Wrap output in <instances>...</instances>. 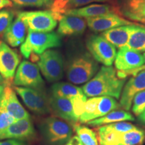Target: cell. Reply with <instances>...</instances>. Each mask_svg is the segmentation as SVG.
Instances as JSON below:
<instances>
[{
  "mask_svg": "<svg viewBox=\"0 0 145 145\" xmlns=\"http://www.w3.org/2000/svg\"><path fill=\"white\" fill-rule=\"evenodd\" d=\"M27 31L28 28L26 24L20 18L17 17L3 34V39L10 46H19L26 40Z\"/></svg>",
  "mask_w": 145,
  "mask_h": 145,
  "instance_id": "24",
  "label": "cell"
},
{
  "mask_svg": "<svg viewBox=\"0 0 145 145\" xmlns=\"http://www.w3.org/2000/svg\"><path fill=\"white\" fill-rule=\"evenodd\" d=\"M126 46L137 52H145V26L137 24L130 34Z\"/></svg>",
  "mask_w": 145,
  "mask_h": 145,
  "instance_id": "27",
  "label": "cell"
},
{
  "mask_svg": "<svg viewBox=\"0 0 145 145\" xmlns=\"http://www.w3.org/2000/svg\"><path fill=\"white\" fill-rule=\"evenodd\" d=\"M39 130L45 145H65L72 137L70 124L58 117L49 116L40 123Z\"/></svg>",
  "mask_w": 145,
  "mask_h": 145,
  "instance_id": "5",
  "label": "cell"
},
{
  "mask_svg": "<svg viewBox=\"0 0 145 145\" xmlns=\"http://www.w3.org/2000/svg\"><path fill=\"white\" fill-rule=\"evenodd\" d=\"M126 83V79L120 78L112 67L103 66L95 76L82 87L87 97L106 96L118 99Z\"/></svg>",
  "mask_w": 145,
  "mask_h": 145,
  "instance_id": "1",
  "label": "cell"
},
{
  "mask_svg": "<svg viewBox=\"0 0 145 145\" xmlns=\"http://www.w3.org/2000/svg\"><path fill=\"white\" fill-rule=\"evenodd\" d=\"M38 67L48 82H58L63 79L64 60L61 52L57 50H47L40 54Z\"/></svg>",
  "mask_w": 145,
  "mask_h": 145,
  "instance_id": "6",
  "label": "cell"
},
{
  "mask_svg": "<svg viewBox=\"0 0 145 145\" xmlns=\"http://www.w3.org/2000/svg\"><path fill=\"white\" fill-rule=\"evenodd\" d=\"M65 145H83V144L77 136H74Z\"/></svg>",
  "mask_w": 145,
  "mask_h": 145,
  "instance_id": "34",
  "label": "cell"
},
{
  "mask_svg": "<svg viewBox=\"0 0 145 145\" xmlns=\"http://www.w3.org/2000/svg\"><path fill=\"white\" fill-rule=\"evenodd\" d=\"M120 10L113 5L106 3H91L80 8L68 10L64 15L75 16L87 19L108 14H118Z\"/></svg>",
  "mask_w": 145,
  "mask_h": 145,
  "instance_id": "20",
  "label": "cell"
},
{
  "mask_svg": "<svg viewBox=\"0 0 145 145\" xmlns=\"http://www.w3.org/2000/svg\"><path fill=\"white\" fill-rule=\"evenodd\" d=\"M14 5L19 7L50 8L52 0H11Z\"/></svg>",
  "mask_w": 145,
  "mask_h": 145,
  "instance_id": "29",
  "label": "cell"
},
{
  "mask_svg": "<svg viewBox=\"0 0 145 145\" xmlns=\"http://www.w3.org/2000/svg\"><path fill=\"white\" fill-rule=\"evenodd\" d=\"M4 86L5 85H0V98H1V96L3 93V89H4Z\"/></svg>",
  "mask_w": 145,
  "mask_h": 145,
  "instance_id": "38",
  "label": "cell"
},
{
  "mask_svg": "<svg viewBox=\"0 0 145 145\" xmlns=\"http://www.w3.org/2000/svg\"><path fill=\"white\" fill-rule=\"evenodd\" d=\"M144 63V56L140 52L124 46L117 52L114 65L118 71L129 72L140 67Z\"/></svg>",
  "mask_w": 145,
  "mask_h": 145,
  "instance_id": "15",
  "label": "cell"
},
{
  "mask_svg": "<svg viewBox=\"0 0 145 145\" xmlns=\"http://www.w3.org/2000/svg\"><path fill=\"white\" fill-rule=\"evenodd\" d=\"M18 17L24 22L28 31L50 32L57 26V20L50 10L20 12Z\"/></svg>",
  "mask_w": 145,
  "mask_h": 145,
  "instance_id": "10",
  "label": "cell"
},
{
  "mask_svg": "<svg viewBox=\"0 0 145 145\" xmlns=\"http://www.w3.org/2000/svg\"><path fill=\"white\" fill-rule=\"evenodd\" d=\"M20 63V57L18 52L6 42L0 40V73L7 83L15 76Z\"/></svg>",
  "mask_w": 145,
  "mask_h": 145,
  "instance_id": "12",
  "label": "cell"
},
{
  "mask_svg": "<svg viewBox=\"0 0 145 145\" xmlns=\"http://www.w3.org/2000/svg\"><path fill=\"white\" fill-rule=\"evenodd\" d=\"M36 135L35 128L30 118L18 120L0 131V140L15 139L26 141L34 139Z\"/></svg>",
  "mask_w": 145,
  "mask_h": 145,
  "instance_id": "14",
  "label": "cell"
},
{
  "mask_svg": "<svg viewBox=\"0 0 145 145\" xmlns=\"http://www.w3.org/2000/svg\"><path fill=\"white\" fill-rule=\"evenodd\" d=\"M120 12L126 19L145 24V0H122Z\"/></svg>",
  "mask_w": 145,
  "mask_h": 145,
  "instance_id": "25",
  "label": "cell"
},
{
  "mask_svg": "<svg viewBox=\"0 0 145 145\" xmlns=\"http://www.w3.org/2000/svg\"><path fill=\"white\" fill-rule=\"evenodd\" d=\"M49 103L51 112L56 116L71 123L73 126L79 122V120L74 113L71 101L69 99L51 95L49 97Z\"/></svg>",
  "mask_w": 145,
  "mask_h": 145,
  "instance_id": "21",
  "label": "cell"
},
{
  "mask_svg": "<svg viewBox=\"0 0 145 145\" xmlns=\"http://www.w3.org/2000/svg\"><path fill=\"white\" fill-rule=\"evenodd\" d=\"M73 128L83 145H98L97 133L93 130L78 124L74 125Z\"/></svg>",
  "mask_w": 145,
  "mask_h": 145,
  "instance_id": "28",
  "label": "cell"
},
{
  "mask_svg": "<svg viewBox=\"0 0 145 145\" xmlns=\"http://www.w3.org/2000/svg\"><path fill=\"white\" fill-rule=\"evenodd\" d=\"M115 0H52V3L50 8L58 21L62 16L72 9L78 8L94 2L113 3Z\"/></svg>",
  "mask_w": 145,
  "mask_h": 145,
  "instance_id": "22",
  "label": "cell"
},
{
  "mask_svg": "<svg viewBox=\"0 0 145 145\" xmlns=\"http://www.w3.org/2000/svg\"><path fill=\"white\" fill-rule=\"evenodd\" d=\"M135 120L133 115L128 111L124 110H116L110 112L104 116L91 120L87 124L91 126L99 127L116 122L135 121Z\"/></svg>",
  "mask_w": 145,
  "mask_h": 145,
  "instance_id": "26",
  "label": "cell"
},
{
  "mask_svg": "<svg viewBox=\"0 0 145 145\" xmlns=\"http://www.w3.org/2000/svg\"><path fill=\"white\" fill-rule=\"evenodd\" d=\"M87 26L85 18L65 14L59 20L57 33L61 36L81 35L84 33Z\"/></svg>",
  "mask_w": 145,
  "mask_h": 145,
  "instance_id": "19",
  "label": "cell"
},
{
  "mask_svg": "<svg viewBox=\"0 0 145 145\" xmlns=\"http://www.w3.org/2000/svg\"><path fill=\"white\" fill-rule=\"evenodd\" d=\"M14 16V12L10 10H0V36H3L13 22Z\"/></svg>",
  "mask_w": 145,
  "mask_h": 145,
  "instance_id": "30",
  "label": "cell"
},
{
  "mask_svg": "<svg viewBox=\"0 0 145 145\" xmlns=\"http://www.w3.org/2000/svg\"><path fill=\"white\" fill-rule=\"evenodd\" d=\"M138 122L140 123L141 125L145 126V110L140 115L138 116Z\"/></svg>",
  "mask_w": 145,
  "mask_h": 145,
  "instance_id": "36",
  "label": "cell"
},
{
  "mask_svg": "<svg viewBox=\"0 0 145 145\" xmlns=\"http://www.w3.org/2000/svg\"><path fill=\"white\" fill-rule=\"evenodd\" d=\"M51 93L53 96L69 99L73 107L83 106L88 100L82 88L66 82L54 83L51 88Z\"/></svg>",
  "mask_w": 145,
  "mask_h": 145,
  "instance_id": "17",
  "label": "cell"
},
{
  "mask_svg": "<svg viewBox=\"0 0 145 145\" xmlns=\"http://www.w3.org/2000/svg\"><path fill=\"white\" fill-rule=\"evenodd\" d=\"M100 145H141L145 131L129 122H120L97 128Z\"/></svg>",
  "mask_w": 145,
  "mask_h": 145,
  "instance_id": "2",
  "label": "cell"
},
{
  "mask_svg": "<svg viewBox=\"0 0 145 145\" xmlns=\"http://www.w3.org/2000/svg\"><path fill=\"white\" fill-rule=\"evenodd\" d=\"M89 52H81L71 58L67 65V79L72 84L88 82L99 71V64Z\"/></svg>",
  "mask_w": 145,
  "mask_h": 145,
  "instance_id": "3",
  "label": "cell"
},
{
  "mask_svg": "<svg viewBox=\"0 0 145 145\" xmlns=\"http://www.w3.org/2000/svg\"><path fill=\"white\" fill-rule=\"evenodd\" d=\"M143 56H144V60H145V52H144V54H143Z\"/></svg>",
  "mask_w": 145,
  "mask_h": 145,
  "instance_id": "39",
  "label": "cell"
},
{
  "mask_svg": "<svg viewBox=\"0 0 145 145\" xmlns=\"http://www.w3.org/2000/svg\"><path fill=\"white\" fill-rule=\"evenodd\" d=\"M14 3L11 0H0V9L10 8L13 6Z\"/></svg>",
  "mask_w": 145,
  "mask_h": 145,
  "instance_id": "35",
  "label": "cell"
},
{
  "mask_svg": "<svg viewBox=\"0 0 145 145\" xmlns=\"http://www.w3.org/2000/svg\"><path fill=\"white\" fill-rule=\"evenodd\" d=\"M17 120L14 118L8 112L0 110V131L5 129L7 127L15 122Z\"/></svg>",
  "mask_w": 145,
  "mask_h": 145,
  "instance_id": "32",
  "label": "cell"
},
{
  "mask_svg": "<svg viewBox=\"0 0 145 145\" xmlns=\"http://www.w3.org/2000/svg\"><path fill=\"white\" fill-rule=\"evenodd\" d=\"M15 91L27 108L34 114L46 115L51 113L49 98L44 91L24 87H16Z\"/></svg>",
  "mask_w": 145,
  "mask_h": 145,
  "instance_id": "11",
  "label": "cell"
},
{
  "mask_svg": "<svg viewBox=\"0 0 145 145\" xmlns=\"http://www.w3.org/2000/svg\"><path fill=\"white\" fill-rule=\"evenodd\" d=\"M86 22L89 28L95 32H104L116 27L134 24L116 14H108L87 18Z\"/></svg>",
  "mask_w": 145,
  "mask_h": 145,
  "instance_id": "18",
  "label": "cell"
},
{
  "mask_svg": "<svg viewBox=\"0 0 145 145\" xmlns=\"http://www.w3.org/2000/svg\"><path fill=\"white\" fill-rule=\"evenodd\" d=\"M86 46L96 61L106 67L113 65L117 54L116 48L102 36H89L86 40Z\"/></svg>",
  "mask_w": 145,
  "mask_h": 145,
  "instance_id": "9",
  "label": "cell"
},
{
  "mask_svg": "<svg viewBox=\"0 0 145 145\" xmlns=\"http://www.w3.org/2000/svg\"><path fill=\"white\" fill-rule=\"evenodd\" d=\"M0 145H28L25 141L15 140V139H6L0 140Z\"/></svg>",
  "mask_w": 145,
  "mask_h": 145,
  "instance_id": "33",
  "label": "cell"
},
{
  "mask_svg": "<svg viewBox=\"0 0 145 145\" xmlns=\"http://www.w3.org/2000/svg\"><path fill=\"white\" fill-rule=\"evenodd\" d=\"M145 90V70L127 81L120 97V107L126 111L131 109L132 100L138 93Z\"/></svg>",
  "mask_w": 145,
  "mask_h": 145,
  "instance_id": "16",
  "label": "cell"
},
{
  "mask_svg": "<svg viewBox=\"0 0 145 145\" xmlns=\"http://www.w3.org/2000/svg\"><path fill=\"white\" fill-rule=\"evenodd\" d=\"M14 84L16 87L33 88L44 91L45 84L38 65L24 60L16 70Z\"/></svg>",
  "mask_w": 145,
  "mask_h": 145,
  "instance_id": "8",
  "label": "cell"
},
{
  "mask_svg": "<svg viewBox=\"0 0 145 145\" xmlns=\"http://www.w3.org/2000/svg\"><path fill=\"white\" fill-rule=\"evenodd\" d=\"M119 108H120V104L114 97L106 96L90 97L85 104L84 111L79 118V122L82 124L88 123Z\"/></svg>",
  "mask_w": 145,
  "mask_h": 145,
  "instance_id": "7",
  "label": "cell"
},
{
  "mask_svg": "<svg viewBox=\"0 0 145 145\" xmlns=\"http://www.w3.org/2000/svg\"><path fill=\"white\" fill-rule=\"evenodd\" d=\"M62 44L61 36L57 32L28 31L26 39L20 46V52L26 59L34 60L46 50Z\"/></svg>",
  "mask_w": 145,
  "mask_h": 145,
  "instance_id": "4",
  "label": "cell"
},
{
  "mask_svg": "<svg viewBox=\"0 0 145 145\" xmlns=\"http://www.w3.org/2000/svg\"><path fill=\"white\" fill-rule=\"evenodd\" d=\"M7 83H7L6 81H5L4 78L2 77V75H1V73H0V85H5L7 84Z\"/></svg>",
  "mask_w": 145,
  "mask_h": 145,
  "instance_id": "37",
  "label": "cell"
},
{
  "mask_svg": "<svg viewBox=\"0 0 145 145\" xmlns=\"http://www.w3.org/2000/svg\"><path fill=\"white\" fill-rule=\"evenodd\" d=\"M0 110L8 112L17 120L30 118V114L22 106L15 90L10 83H7L4 86V89L0 98Z\"/></svg>",
  "mask_w": 145,
  "mask_h": 145,
  "instance_id": "13",
  "label": "cell"
},
{
  "mask_svg": "<svg viewBox=\"0 0 145 145\" xmlns=\"http://www.w3.org/2000/svg\"><path fill=\"white\" fill-rule=\"evenodd\" d=\"M132 111L136 116H138L145 110V90L135 96L132 104Z\"/></svg>",
  "mask_w": 145,
  "mask_h": 145,
  "instance_id": "31",
  "label": "cell"
},
{
  "mask_svg": "<svg viewBox=\"0 0 145 145\" xmlns=\"http://www.w3.org/2000/svg\"><path fill=\"white\" fill-rule=\"evenodd\" d=\"M136 26L137 24H132L118 26L102 32L101 36L114 45L116 48L120 49L127 46L130 34Z\"/></svg>",
  "mask_w": 145,
  "mask_h": 145,
  "instance_id": "23",
  "label": "cell"
}]
</instances>
